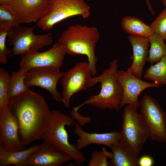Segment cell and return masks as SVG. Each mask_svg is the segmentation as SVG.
<instances>
[{
    "label": "cell",
    "instance_id": "cell-11",
    "mask_svg": "<svg viewBox=\"0 0 166 166\" xmlns=\"http://www.w3.org/2000/svg\"><path fill=\"white\" fill-rule=\"evenodd\" d=\"M116 77L123 91L121 108L127 105L137 110L140 103L138 97L141 93L149 88L160 87V85L155 82L150 83L141 80L134 75L128 68L125 71L118 70Z\"/></svg>",
    "mask_w": 166,
    "mask_h": 166
},
{
    "label": "cell",
    "instance_id": "cell-26",
    "mask_svg": "<svg viewBox=\"0 0 166 166\" xmlns=\"http://www.w3.org/2000/svg\"><path fill=\"white\" fill-rule=\"evenodd\" d=\"M150 26L154 33L166 40V6Z\"/></svg>",
    "mask_w": 166,
    "mask_h": 166
},
{
    "label": "cell",
    "instance_id": "cell-2",
    "mask_svg": "<svg viewBox=\"0 0 166 166\" xmlns=\"http://www.w3.org/2000/svg\"><path fill=\"white\" fill-rule=\"evenodd\" d=\"M97 28L79 24L69 26L58 40L66 53L71 55H85L87 57L92 76L97 74V58L95 55L96 44L100 38Z\"/></svg>",
    "mask_w": 166,
    "mask_h": 166
},
{
    "label": "cell",
    "instance_id": "cell-13",
    "mask_svg": "<svg viewBox=\"0 0 166 166\" xmlns=\"http://www.w3.org/2000/svg\"><path fill=\"white\" fill-rule=\"evenodd\" d=\"M19 124L8 106L0 111V148L8 151L24 150L19 136Z\"/></svg>",
    "mask_w": 166,
    "mask_h": 166
},
{
    "label": "cell",
    "instance_id": "cell-6",
    "mask_svg": "<svg viewBox=\"0 0 166 166\" xmlns=\"http://www.w3.org/2000/svg\"><path fill=\"white\" fill-rule=\"evenodd\" d=\"M36 26L30 27L20 25L13 28L9 32L8 42L13 47L10 56L35 53L45 46L53 42L51 33L45 34H36L34 30Z\"/></svg>",
    "mask_w": 166,
    "mask_h": 166
},
{
    "label": "cell",
    "instance_id": "cell-1",
    "mask_svg": "<svg viewBox=\"0 0 166 166\" xmlns=\"http://www.w3.org/2000/svg\"><path fill=\"white\" fill-rule=\"evenodd\" d=\"M8 107L18 120L19 138L25 147L42 139L51 111L41 95L29 89L9 101Z\"/></svg>",
    "mask_w": 166,
    "mask_h": 166
},
{
    "label": "cell",
    "instance_id": "cell-29",
    "mask_svg": "<svg viewBox=\"0 0 166 166\" xmlns=\"http://www.w3.org/2000/svg\"><path fill=\"white\" fill-rule=\"evenodd\" d=\"M78 109L76 107H73L70 111L71 117L75 120H76L81 126L89 123L91 120L89 117H85L80 114L78 112Z\"/></svg>",
    "mask_w": 166,
    "mask_h": 166
},
{
    "label": "cell",
    "instance_id": "cell-8",
    "mask_svg": "<svg viewBox=\"0 0 166 166\" xmlns=\"http://www.w3.org/2000/svg\"><path fill=\"white\" fill-rule=\"evenodd\" d=\"M141 117L152 140L166 143V113L151 96L144 95L140 102Z\"/></svg>",
    "mask_w": 166,
    "mask_h": 166
},
{
    "label": "cell",
    "instance_id": "cell-24",
    "mask_svg": "<svg viewBox=\"0 0 166 166\" xmlns=\"http://www.w3.org/2000/svg\"><path fill=\"white\" fill-rule=\"evenodd\" d=\"M20 24L18 18L7 7L0 4V29L10 31Z\"/></svg>",
    "mask_w": 166,
    "mask_h": 166
},
{
    "label": "cell",
    "instance_id": "cell-5",
    "mask_svg": "<svg viewBox=\"0 0 166 166\" xmlns=\"http://www.w3.org/2000/svg\"><path fill=\"white\" fill-rule=\"evenodd\" d=\"M48 8L36 26L48 31L57 23L69 17L80 16L84 18L90 14V8L84 0H48Z\"/></svg>",
    "mask_w": 166,
    "mask_h": 166
},
{
    "label": "cell",
    "instance_id": "cell-10",
    "mask_svg": "<svg viewBox=\"0 0 166 166\" xmlns=\"http://www.w3.org/2000/svg\"><path fill=\"white\" fill-rule=\"evenodd\" d=\"M66 53L63 46L58 42L45 52L21 55L19 69L26 73L32 68L49 67L60 71Z\"/></svg>",
    "mask_w": 166,
    "mask_h": 166
},
{
    "label": "cell",
    "instance_id": "cell-34",
    "mask_svg": "<svg viewBox=\"0 0 166 166\" xmlns=\"http://www.w3.org/2000/svg\"></svg>",
    "mask_w": 166,
    "mask_h": 166
},
{
    "label": "cell",
    "instance_id": "cell-3",
    "mask_svg": "<svg viewBox=\"0 0 166 166\" xmlns=\"http://www.w3.org/2000/svg\"><path fill=\"white\" fill-rule=\"evenodd\" d=\"M118 67V61L114 59L110 63L109 68L104 70L101 74L92 77L88 88L100 83L101 87L100 92L92 95L76 108L79 109L84 105H88L101 109H108L118 111L121 108L123 91L116 77Z\"/></svg>",
    "mask_w": 166,
    "mask_h": 166
},
{
    "label": "cell",
    "instance_id": "cell-9",
    "mask_svg": "<svg viewBox=\"0 0 166 166\" xmlns=\"http://www.w3.org/2000/svg\"><path fill=\"white\" fill-rule=\"evenodd\" d=\"M92 75L88 62L78 63L70 69L61 78L62 102L66 108L70 106L72 97L74 94L88 88Z\"/></svg>",
    "mask_w": 166,
    "mask_h": 166
},
{
    "label": "cell",
    "instance_id": "cell-7",
    "mask_svg": "<svg viewBox=\"0 0 166 166\" xmlns=\"http://www.w3.org/2000/svg\"><path fill=\"white\" fill-rule=\"evenodd\" d=\"M137 111L128 105L124 107L120 141L127 148L139 154L149 135L140 114Z\"/></svg>",
    "mask_w": 166,
    "mask_h": 166
},
{
    "label": "cell",
    "instance_id": "cell-27",
    "mask_svg": "<svg viewBox=\"0 0 166 166\" xmlns=\"http://www.w3.org/2000/svg\"><path fill=\"white\" fill-rule=\"evenodd\" d=\"M101 152L94 151L92 153L91 158L88 164V166H108L107 158L111 159L112 153L108 152L106 149L102 148Z\"/></svg>",
    "mask_w": 166,
    "mask_h": 166
},
{
    "label": "cell",
    "instance_id": "cell-32",
    "mask_svg": "<svg viewBox=\"0 0 166 166\" xmlns=\"http://www.w3.org/2000/svg\"><path fill=\"white\" fill-rule=\"evenodd\" d=\"M13 0H0V4L7 5L11 3Z\"/></svg>",
    "mask_w": 166,
    "mask_h": 166
},
{
    "label": "cell",
    "instance_id": "cell-4",
    "mask_svg": "<svg viewBox=\"0 0 166 166\" xmlns=\"http://www.w3.org/2000/svg\"><path fill=\"white\" fill-rule=\"evenodd\" d=\"M74 120L57 110L51 111L48 126L42 139L50 144L57 150L69 156L77 165L84 164L85 158L76 144H70L65 126L75 125Z\"/></svg>",
    "mask_w": 166,
    "mask_h": 166
},
{
    "label": "cell",
    "instance_id": "cell-22",
    "mask_svg": "<svg viewBox=\"0 0 166 166\" xmlns=\"http://www.w3.org/2000/svg\"><path fill=\"white\" fill-rule=\"evenodd\" d=\"M26 73L19 69L12 72L8 83L9 101L29 89L24 83Z\"/></svg>",
    "mask_w": 166,
    "mask_h": 166
},
{
    "label": "cell",
    "instance_id": "cell-30",
    "mask_svg": "<svg viewBox=\"0 0 166 166\" xmlns=\"http://www.w3.org/2000/svg\"><path fill=\"white\" fill-rule=\"evenodd\" d=\"M154 163L153 158L148 155L143 156L139 159V166H152Z\"/></svg>",
    "mask_w": 166,
    "mask_h": 166
},
{
    "label": "cell",
    "instance_id": "cell-16",
    "mask_svg": "<svg viewBox=\"0 0 166 166\" xmlns=\"http://www.w3.org/2000/svg\"><path fill=\"white\" fill-rule=\"evenodd\" d=\"M128 38L133 50V61L128 69L134 75L141 79L149 54V38L132 35Z\"/></svg>",
    "mask_w": 166,
    "mask_h": 166
},
{
    "label": "cell",
    "instance_id": "cell-21",
    "mask_svg": "<svg viewBox=\"0 0 166 166\" xmlns=\"http://www.w3.org/2000/svg\"><path fill=\"white\" fill-rule=\"evenodd\" d=\"M148 38L150 48L147 61L151 64H155L166 55V44L165 40L155 33Z\"/></svg>",
    "mask_w": 166,
    "mask_h": 166
},
{
    "label": "cell",
    "instance_id": "cell-18",
    "mask_svg": "<svg viewBox=\"0 0 166 166\" xmlns=\"http://www.w3.org/2000/svg\"><path fill=\"white\" fill-rule=\"evenodd\" d=\"M109 148L112 156L108 162L109 166H139V154L127 148L120 141L112 144Z\"/></svg>",
    "mask_w": 166,
    "mask_h": 166
},
{
    "label": "cell",
    "instance_id": "cell-20",
    "mask_svg": "<svg viewBox=\"0 0 166 166\" xmlns=\"http://www.w3.org/2000/svg\"><path fill=\"white\" fill-rule=\"evenodd\" d=\"M121 24L124 31L131 35L148 38L154 33L150 26L134 17H124L121 20Z\"/></svg>",
    "mask_w": 166,
    "mask_h": 166
},
{
    "label": "cell",
    "instance_id": "cell-14",
    "mask_svg": "<svg viewBox=\"0 0 166 166\" xmlns=\"http://www.w3.org/2000/svg\"><path fill=\"white\" fill-rule=\"evenodd\" d=\"M48 5V0H13L5 6L21 24L37 22L46 12Z\"/></svg>",
    "mask_w": 166,
    "mask_h": 166
},
{
    "label": "cell",
    "instance_id": "cell-15",
    "mask_svg": "<svg viewBox=\"0 0 166 166\" xmlns=\"http://www.w3.org/2000/svg\"><path fill=\"white\" fill-rule=\"evenodd\" d=\"M71 159L69 156L44 141L41 147L31 155L25 166H60Z\"/></svg>",
    "mask_w": 166,
    "mask_h": 166
},
{
    "label": "cell",
    "instance_id": "cell-33",
    "mask_svg": "<svg viewBox=\"0 0 166 166\" xmlns=\"http://www.w3.org/2000/svg\"><path fill=\"white\" fill-rule=\"evenodd\" d=\"M162 4L165 7L166 6V0H160Z\"/></svg>",
    "mask_w": 166,
    "mask_h": 166
},
{
    "label": "cell",
    "instance_id": "cell-12",
    "mask_svg": "<svg viewBox=\"0 0 166 166\" xmlns=\"http://www.w3.org/2000/svg\"><path fill=\"white\" fill-rule=\"evenodd\" d=\"M65 73L49 67L34 68L26 73L24 83L29 88L38 86L46 90L54 101L59 102H62V97L57 86Z\"/></svg>",
    "mask_w": 166,
    "mask_h": 166
},
{
    "label": "cell",
    "instance_id": "cell-19",
    "mask_svg": "<svg viewBox=\"0 0 166 166\" xmlns=\"http://www.w3.org/2000/svg\"><path fill=\"white\" fill-rule=\"evenodd\" d=\"M41 147V144H35L28 149L17 151H8L0 148V166L14 165L25 166L31 155Z\"/></svg>",
    "mask_w": 166,
    "mask_h": 166
},
{
    "label": "cell",
    "instance_id": "cell-25",
    "mask_svg": "<svg viewBox=\"0 0 166 166\" xmlns=\"http://www.w3.org/2000/svg\"><path fill=\"white\" fill-rule=\"evenodd\" d=\"M10 77L8 71L0 69V111L8 106V83Z\"/></svg>",
    "mask_w": 166,
    "mask_h": 166
},
{
    "label": "cell",
    "instance_id": "cell-28",
    "mask_svg": "<svg viewBox=\"0 0 166 166\" xmlns=\"http://www.w3.org/2000/svg\"><path fill=\"white\" fill-rule=\"evenodd\" d=\"M9 30L0 29V62L3 64L7 63V57L12 52L11 50L6 46L5 41Z\"/></svg>",
    "mask_w": 166,
    "mask_h": 166
},
{
    "label": "cell",
    "instance_id": "cell-31",
    "mask_svg": "<svg viewBox=\"0 0 166 166\" xmlns=\"http://www.w3.org/2000/svg\"><path fill=\"white\" fill-rule=\"evenodd\" d=\"M145 1L147 5L148 10L151 12V13L152 15L155 14V12L153 9L149 0H145Z\"/></svg>",
    "mask_w": 166,
    "mask_h": 166
},
{
    "label": "cell",
    "instance_id": "cell-17",
    "mask_svg": "<svg viewBox=\"0 0 166 166\" xmlns=\"http://www.w3.org/2000/svg\"><path fill=\"white\" fill-rule=\"evenodd\" d=\"M74 133L79 137L77 145L80 150L92 144L102 145L109 147L113 144L120 141V132L117 131L104 133H89L85 132L81 126L75 124Z\"/></svg>",
    "mask_w": 166,
    "mask_h": 166
},
{
    "label": "cell",
    "instance_id": "cell-23",
    "mask_svg": "<svg viewBox=\"0 0 166 166\" xmlns=\"http://www.w3.org/2000/svg\"><path fill=\"white\" fill-rule=\"evenodd\" d=\"M144 77L158 84L166 85V55L145 71Z\"/></svg>",
    "mask_w": 166,
    "mask_h": 166
}]
</instances>
